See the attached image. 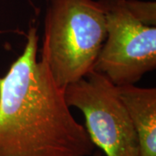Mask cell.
I'll use <instances>...</instances> for the list:
<instances>
[{"label":"cell","mask_w":156,"mask_h":156,"mask_svg":"<svg viewBox=\"0 0 156 156\" xmlns=\"http://www.w3.org/2000/svg\"><path fill=\"white\" fill-rule=\"evenodd\" d=\"M107 36L94 70L115 86L138 83L156 68V5L137 0H100Z\"/></svg>","instance_id":"3"},{"label":"cell","mask_w":156,"mask_h":156,"mask_svg":"<svg viewBox=\"0 0 156 156\" xmlns=\"http://www.w3.org/2000/svg\"><path fill=\"white\" fill-rule=\"evenodd\" d=\"M38 40L30 26L22 54L0 76V156H91L95 145L64 89L37 60Z\"/></svg>","instance_id":"1"},{"label":"cell","mask_w":156,"mask_h":156,"mask_svg":"<svg viewBox=\"0 0 156 156\" xmlns=\"http://www.w3.org/2000/svg\"><path fill=\"white\" fill-rule=\"evenodd\" d=\"M106 36L100 0H50L42 60L59 88L64 89L94 70Z\"/></svg>","instance_id":"2"},{"label":"cell","mask_w":156,"mask_h":156,"mask_svg":"<svg viewBox=\"0 0 156 156\" xmlns=\"http://www.w3.org/2000/svg\"><path fill=\"white\" fill-rule=\"evenodd\" d=\"M64 97L69 108L83 114L85 128L95 147L105 156H140V144L117 86L92 70L68 85Z\"/></svg>","instance_id":"4"},{"label":"cell","mask_w":156,"mask_h":156,"mask_svg":"<svg viewBox=\"0 0 156 156\" xmlns=\"http://www.w3.org/2000/svg\"><path fill=\"white\" fill-rule=\"evenodd\" d=\"M93 156H105V155H103V154H102V153L100 152V151H97V152H95V153H94Z\"/></svg>","instance_id":"6"},{"label":"cell","mask_w":156,"mask_h":156,"mask_svg":"<svg viewBox=\"0 0 156 156\" xmlns=\"http://www.w3.org/2000/svg\"><path fill=\"white\" fill-rule=\"evenodd\" d=\"M140 144V156H156V89L117 86Z\"/></svg>","instance_id":"5"}]
</instances>
